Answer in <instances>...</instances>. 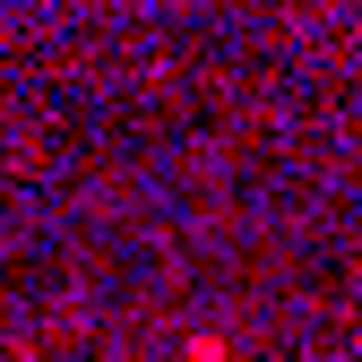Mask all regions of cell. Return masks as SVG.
I'll list each match as a JSON object with an SVG mask.
<instances>
[{
	"mask_svg": "<svg viewBox=\"0 0 362 362\" xmlns=\"http://www.w3.org/2000/svg\"><path fill=\"white\" fill-rule=\"evenodd\" d=\"M190 362H233V354H224L216 337H190Z\"/></svg>",
	"mask_w": 362,
	"mask_h": 362,
	"instance_id": "obj_1",
	"label": "cell"
}]
</instances>
